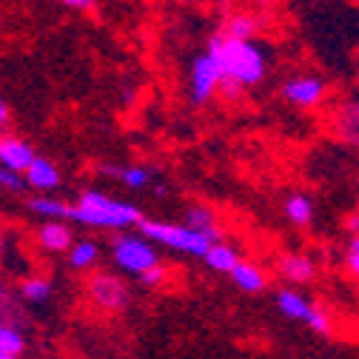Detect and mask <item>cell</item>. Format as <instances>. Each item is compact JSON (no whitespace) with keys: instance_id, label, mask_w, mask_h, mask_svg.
Here are the masks:
<instances>
[{"instance_id":"6da1fadb","label":"cell","mask_w":359,"mask_h":359,"mask_svg":"<svg viewBox=\"0 0 359 359\" xmlns=\"http://www.w3.org/2000/svg\"><path fill=\"white\" fill-rule=\"evenodd\" d=\"M205 52L219 63L226 83L240 86L243 92L259 86L268 74V55L262 52L257 40H237L217 29L205 43Z\"/></svg>"},{"instance_id":"7a4b0ae2","label":"cell","mask_w":359,"mask_h":359,"mask_svg":"<svg viewBox=\"0 0 359 359\" xmlns=\"http://www.w3.org/2000/svg\"><path fill=\"white\" fill-rule=\"evenodd\" d=\"M66 219L74 222V226H86V229L120 231V229H137L143 222V214L128 200L109 197L97 189H86L80 191L77 203H69Z\"/></svg>"},{"instance_id":"3957f363","label":"cell","mask_w":359,"mask_h":359,"mask_svg":"<svg viewBox=\"0 0 359 359\" xmlns=\"http://www.w3.org/2000/svg\"><path fill=\"white\" fill-rule=\"evenodd\" d=\"M140 234H146L151 243L165 245L171 251L189 254V257H205L208 248L214 245V240L197 229H189L186 222H168V219H146L137 226Z\"/></svg>"},{"instance_id":"277c9868","label":"cell","mask_w":359,"mask_h":359,"mask_svg":"<svg viewBox=\"0 0 359 359\" xmlns=\"http://www.w3.org/2000/svg\"><path fill=\"white\" fill-rule=\"evenodd\" d=\"M157 243H151L146 234H134V231H117L111 237V259L120 271L131 274V277H143L146 271L160 265V254L154 248Z\"/></svg>"},{"instance_id":"5b68a950","label":"cell","mask_w":359,"mask_h":359,"mask_svg":"<svg viewBox=\"0 0 359 359\" xmlns=\"http://www.w3.org/2000/svg\"><path fill=\"white\" fill-rule=\"evenodd\" d=\"M277 308L285 320L302 323L308 325L313 334H331L334 331V317L320 305V302H311L305 294L294 291V288H280L277 291Z\"/></svg>"},{"instance_id":"8992f818","label":"cell","mask_w":359,"mask_h":359,"mask_svg":"<svg viewBox=\"0 0 359 359\" xmlns=\"http://www.w3.org/2000/svg\"><path fill=\"white\" fill-rule=\"evenodd\" d=\"M86 297L103 313H120L131 305V291H128L126 280L117 274H106V271H97V274L88 277Z\"/></svg>"},{"instance_id":"52a82bcc","label":"cell","mask_w":359,"mask_h":359,"mask_svg":"<svg viewBox=\"0 0 359 359\" xmlns=\"http://www.w3.org/2000/svg\"><path fill=\"white\" fill-rule=\"evenodd\" d=\"M222 83H226V74H222L219 63L203 52L194 57L191 72H189V92H191V103L194 106H205L208 100H214L219 95Z\"/></svg>"},{"instance_id":"ba28073f","label":"cell","mask_w":359,"mask_h":359,"mask_svg":"<svg viewBox=\"0 0 359 359\" xmlns=\"http://www.w3.org/2000/svg\"><path fill=\"white\" fill-rule=\"evenodd\" d=\"M328 92L331 88H328L325 77H320V74H294L283 83V97L302 111L320 109L325 103Z\"/></svg>"},{"instance_id":"9c48e42d","label":"cell","mask_w":359,"mask_h":359,"mask_svg":"<svg viewBox=\"0 0 359 359\" xmlns=\"http://www.w3.org/2000/svg\"><path fill=\"white\" fill-rule=\"evenodd\" d=\"M334 137L351 149H359V97H348L337 106L331 117Z\"/></svg>"},{"instance_id":"30bf717a","label":"cell","mask_w":359,"mask_h":359,"mask_svg":"<svg viewBox=\"0 0 359 359\" xmlns=\"http://www.w3.org/2000/svg\"><path fill=\"white\" fill-rule=\"evenodd\" d=\"M34 243L46 254H69L77 240L72 237V222H66V219H43V226L34 231Z\"/></svg>"},{"instance_id":"8fae6325","label":"cell","mask_w":359,"mask_h":359,"mask_svg":"<svg viewBox=\"0 0 359 359\" xmlns=\"http://www.w3.org/2000/svg\"><path fill=\"white\" fill-rule=\"evenodd\" d=\"M277 274L291 285H308V283H313V277H317V265H313V259L308 254L285 251L277 259Z\"/></svg>"},{"instance_id":"7c38bea8","label":"cell","mask_w":359,"mask_h":359,"mask_svg":"<svg viewBox=\"0 0 359 359\" xmlns=\"http://www.w3.org/2000/svg\"><path fill=\"white\" fill-rule=\"evenodd\" d=\"M34 160H37V151L23 137H18V134H9V131L0 137V165L26 174Z\"/></svg>"},{"instance_id":"4fadbf2b","label":"cell","mask_w":359,"mask_h":359,"mask_svg":"<svg viewBox=\"0 0 359 359\" xmlns=\"http://www.w3.org/2000/svg\"><path fill=\"white\" fill-rule=\"evenodd\" d=\"M26 183H29V189H34L37 194H52V191H57L60 186H63V174H60V168L49 160V157H43V154H37V160L29 165V171H26Z\"/></svg>"},{"instance_id":"5bb4252c","label":"cell","mask_w":359,"mask_h":359,"mask_svg":"<svg viewBox=\"0 0 359 359\" xmlns=\"http://www.w3.org/2000/svg\"><path fill=\"white\" fill-rule=\"evenodd\" d=\"M97 174L100 177H111V180H117L120 186H126V189H134V191H140V189H146L149 183H151V177H154V171L149 168V165H114V163H100L97 165Z\"/></svg>"},{"instance_id":"9a60e30c","label":"cell","mask_w":359,"mask_h":359,"mask_svg":"<svg viewBox=\"0 0 359 359\" xmlns=\"http://www.w3.org/2000/svg\"><path fill=\"white\" fill-rule=\"evenodd\" d=\"M180 222H186L189 229H197V231L208 234L214 243L222 240L219 217H217V211H214L211 205H205V203H191V205H186V208H183V219H180Z\"/></svg>"},{"instance_id":"2e32d148","label":"cell","mask_w":359,"mask_h":359,"mask_svg":"<svg viewBox=\"0 0 359 359\" xmlns=\"http://www.w3.org/2000/svg\"><path fill=\"white\" fill-rule=\"evenodd\" d=\"M283 214L291 226L297 229H311L313 217H317V205H313V197L305 194V191H291L285 200H283Z\"/></svg>"},{"instance_id":"e0dca14e","label":"cell","mask_w":359,"mask_h":359,"mask_svg":"<svg viewBox=\"0 0 359 359\" xmlns=\"http://www.w3.org/2000/svg\"><path fill=\"white\" fill-rule=\"evenodd\" d=\"M203 259H205V265L211 268V271H217V274H231L234 268L243 262L240 248H237V245H231V243H226V240L214 243Z\"/></svg>"},{"instance_id":"ac0fdd59","label":"cell","mask_w":359,"mask_h":359,"mask_svg":"<svg viewBox=\"0 0 359 359\" xmlns=\"http://www.w3.org/2000/svg\"><path fill=\"white\" fill-rule=\"evenodd\" d=\"M229 277H231L234 285H237L240 291H245V294H259V291H265V285H268L265 271H262L257 262H251V259H243Z\"/></svg>"},{"instance_id":"d6986e66","label":"cell","mask_w":359,"mask_h":359,"mask_svg":"<svg viewBox=\"0 0 359 359\" xmlns=\"http://www.w3.org/2000/svg\"><path fill=\"white\" fill-rule=\"evenodd\" d=\"M97 259H100V245L95 243V240H77L74 245H72V251L66 254V262H69V268L72 271H92V268L97 265Z\"/></svg>"},{"instance_id":"ffe728a7","label":"cell","mask_w":359,"mask_h":359,"mask_svg":"<svg viewBox=\"0 0 359 359\" xmlns=\"http://www.w3.org/2000/svg\"><path fill=\"white\" fill-rule=\"evenodd\" d=\"M219 29L237 40H254L259 32V18L254 12H231L226 20H222Z\"/></svg>"},{"instance_id":"44dd1931","label":"cell","mask_w":359,"mask_h":359,"mask_svg":"<svg viewBox=\"0 0 359 359\" xmlns=\"http://www.w3.org/2000/svg\"><path fill=\"white\" fill-rule=\"evenodd\" d=\"M18 294L23 302H32V305H40V302H49L52 294H55V283L49 277H23L18 283Z\"/></svg>"},{"instance_id":"7402d4cb","label":"cell","mask_w":359,"mask_h":359,"mask_svg":"<svg viewBox=\"0 0 359 359\" xmlns=\"http://www.w3.org/2000/svg\"><path fill=\"white\" fill-rule=\"evenodd\" d=\"M26 208H29L32 214H37L40 219H66V214H69V203L55 200V197H49V194L32 197V200L26 203ZM66 222H69V219H66Z\"/></svg>"},{"instance_id":"603a6c76","label":"cell","mask_w":359,"mask_h":359,"mask_svg":"<svg viewBox=\"0 0 359 359\" xmlns=\"http://www.w3.org/2000/svg\"><path fill=\"white\" fill-rule=\"evenodd\" d=\"M26 351V334L15 323L0 325V356H23Z\"/></svg>"},{"instance_id":"cb8c5ba5","label":"cell","mask_w":359,"mask_h":359,"mask_svg":"<svg viewBox=\"0 0 359 359\" xmlns=\"http://www.w3.org/2000/svg\"><path fill=\"white\" fill-rule=\"evenodd\" d=\"M0 186H4V191H9V194H23L29 189L26 174H20L15 168H6V165H0Z\"/></svg>"},{"instance_id":"d4e9b609","label":"cell","mask_w":359,"mask_h":359,"mask_svg":"<svg viewBox=\"0 0 359 359\" xmlns=\"http://www.w3.org/2000/svg\"><path fill=\"white\" fill-rule=\"evenodd\" d=\"M345 271L348 277L359 280V234H353L345 245Z\"/></svg>"},{"instance_id":"484cf974","label":"cell","mask_w":359,"mask_h":359,"mask_svg":"<svg viewBox=\"0 0 359 359\" xmlns=\"http://www.w3.org/2000/svg\"><path fill=\"white\" fill-rule=\"evenodd\" d=\"M140 283H143L146 288H160V285L165 283V268H163V262H160L157 268H151V271H146V274L140 277Z\"/></svg>"},{"instance_id":"4316f807","label":"cell","mask_w":359,"mask_h":359,"mask_svg":"<svg viewBox=\"0 0 359 359\" xmlns=\"http://www.w3.org/2000/svg\"><path fill=\"white\" fill-rule=\"evenodd\" d=\"M342 226H345V231H348L351 237H353V234H359V211H356V208L342 219Z\"/></svg>"},{"instance_id":"83f0119b","label":"cell","mask_w":359,"mask_h":359,"mask_svg":"<svg viewBox=\"0 0 359 359\" xmlns=\"http://www.w3.org/2000/svg\"><path fill=\"white\" fill-rule=\"evenodd\" d=\"M66 9H74V12H88L95 6V0H60Z\"/></svg>"},{"instance_id":"f1b7e54d","label":"cell","mask_w":359,"mask_h":359,"mask_svg":"<svg viewBox=\"0 0 359 359\" xmlns=\"http://www.w3.org/2000/svg\"><path fill=\"white\" fill-rule=\"evenodd\" d=\"M9 123H12V109L6 100H0V128H4V134L9 131Z\"/></svg>"},{"instance_id":"f546056e","label":"cell","mask_w":359,"mask_h":359,"mask_svg":"<svg viewBox=\"0 0 359 359\" xmlns=\"http://www.w3.org/2000/svg\"><path fill=\"white\" fill-rule=\"evenodd\" d=\"M251 4H254V6H271L274 0H251Z\"/></svg>"},{"instance_id":"4dcf8cb0","label":"cell","mask_w":359,"mask_h":359,"mask_svg":"<svg viewBox=\"0 0 359 359\" xmlns=\"http://www.w3.org/2000/svg\"><path fill=\"white\" fill-rule=\"evenodd\" d=\"M174 4H183V6H191V4H200V0H174Z\"/></svg>"},{"instance_id":"1f68e13d","label":"cell","mask_w":359,"mask_h":359,"mask_svg":"<svg viewBox=\"0 0 359 359\" xmlns=\"http://www.w3.org/2000/svg\"><path fill=\"white\" fill-rule=\"evenodd\" d=\"M353 83H356V88H359V69H356V74H353Z\"/></svg>"},{"instance_id":"d6a6232c","label":"cell","mask_w":359,"mask_h":359,"mask_svg":"<svg viewBox=\"0 0 359 359\" xmlns=\"http://www.w3.org/2000/svg\"><path fill=\"white\" fill-rule=\"evenodd\" d=\"M0 359H23V356H0Z\"/></svg>"},{"instance_id":"836d02e7","label":"cell","mask_w":359,"mask_h":359,"mask_svg":"<svg viewBox=\"0 0 359 359\" xmlns=\"http://www.w3.org/2000/svg\"><path fill=\"white\" fill-rule=\"evenodd\" d=\"M356 211H359V200H356Z\"/></svg>"}]
</instances>
